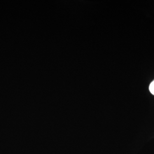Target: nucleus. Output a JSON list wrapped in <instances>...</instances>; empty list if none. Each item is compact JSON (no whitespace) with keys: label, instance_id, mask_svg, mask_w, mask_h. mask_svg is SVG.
<instances>
[{"label":"nucleus","instance_id":"nucleus-1","mask_svg":"<svg viewBox=\"0 0 154 154\" xmlns=\"http://www.w3.org/2000/svg\"><path fill=\"white\" fill-rule=\"evenodd\" d=\"M149 90L151 93L154 95V80L150 83L149 86Z\"/></svg>","mask_w":154,"mask_h":154}]
</instances>
